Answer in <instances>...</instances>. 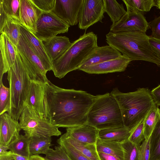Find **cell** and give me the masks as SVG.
Wrapping results in <instances>:
<instances>
[{
    "label": "cell",
    "mask_w": 160,
    "mask_h": 160,
    "mask_svg": "<svg viewBox=\"0 0 160 160\" xmlns=\"http://www.w3.org/2000/svg\"><path fill=\"white\" fill-rule=\"evenodd\" d=\"M95 98L82 90L60 88L49 80L43 91L44 116L58 128L82 125L87 122L88 114Z\"/></svg>",
    "instance_id": "cell-1"
},
{
    "label": "cell",
    "mask_w": 160,
    "mask_h": 160,
    "mask_svg": "<svg viewBox=\"0 0 160 160\" xmlns=\"http://www.w3.org/2000/svg\"><path fill=\"white\" fill-rule=\"evenodd\" d=\"M108 45L132 61L142 60L154 63L160 67V58L152 49L149 36L141 31L113 33L106 35Z\"/></svg>",
    "instance_id": "cell-2"
},
{
    "label": "cell",
    "mask_w": 160,
    "mask_h": 160,
    "mask_svg": "<svg viewBox=\"0 0 160 160\" xmlns=\"http://www.w3.org/2000/svg\"><path fill=\"white\" fill-rule=\"evenodd\" d=\"M110 93L119 106L123 125L131 131L145 119L156 105L147 88H139L133 92L123 93L116 88Z\"/></svg>",
    "instance_id": "cell-3"
},
{
    "label": "cell",
    "mask_w": 160,
    "mask_h": 160,
    "mask_svg": "<svg viewBox=\"0 0 160 160\" xmlns=\"http://www.w3.org/2000/svg\"><path fill=\"white\" fill-rule=\"evenodd\" d=\"M97 39V35L93 32H85L72 42L65 52L52 62L54 76L61 79L68 72L78 69L98 47Z\"/></svg>",
    "instance_id": "cell-4"
},
{
    "label": "cell",
    "mask_w": 160,
    "mask_h": 160,
    "mask_svg": "<svg viewBox=\"0 0 160 160\" xmlns=\"http://www.w3.org/2000/svg\"><path fill=\"white\" fill-rule=\"evenodd\" d=\"M7 73L11 100L8 113L18 121L25 107L32 81L18 52L15 63Z\"/></svg>",
    "instance_id": "cell-5"
},
{
    "label": "cell",
    "mask_w": 160,
    "mask_h": 160,
    "mask_svg": "<svg viewBox=\"0 0 160 160\" xmlns=\"http://www.w3.org/2000/svg\"><path fill=\"white\" fill-rule=\"evenodd\" d=\"M87 123L99 130L123 126L119 106L110 93L95 96L88 114Z\"/></svg>",
    "instance_id": "cell-6"
},
{
    "label": "cell",
    "mask_w": 160,
    "mask_h": 160,
    "mask_svg": "<svg viewBox=\"0 0 160 160\" xmlns=\"http://www.w3.org/2000/svg\"><path fill=\"white\" fill-rule=\"evenodd\" d=\"M19 120L24 135L30 138L35 137H58L62 134L58 128L51 124L44 116L38 114L28 106L24 108Z\"/></svg>",
    "instance_id": "cell-7"
},
{
    "label": "cell",
    "mask_w": 160,
    "mask_h": 160,
    "mask_svg": "<svg viewBox=\"0 0 160 160\" xmlns=\"http://www.w3.org/2000/svg\"><path fill=\"white\" fill-rule=\"evenodd\" d=\"M17 48L18 52L26 57L22 61L29 74L37 81L47 82L49 81L46 75L47 71L39 58L21 34Z\"/></svg>",
    "instance_id": "cell-8"
},
{
    "label": "cell",
    "mask_w": 160,
    "mask_h": 160,
    "mask_svg": "<svg viewBox=\"0 0 160 160\" xmlns=\"http://www.w3.org/2000/svg\"><path fill=\"white\" fill-rule=\"evenodd\" d=\"M70 26L52 12H42L37 24V32L34 35L44 41L58 34L67 32Z\"/></svg>",
    "instance_id": "cell-9"
},
{
    "label": "cell",
    "mask_w": 160,
    "mask_h": 160,
    "mask_svg": "<svg viewBox=\"0 0 160 160\" xmlns=\"http://www.w3.org/2000/svg\"><path fill=\"white\" fill-rule=\"evenodd\" d=\"M127 9L126 13L120 21L111 26L110 31L113 33L135 31L146 33L150 28V24L141 12Z\"/></svg>",
    "instance_id": "cell-10"
},
{
    "label": "cell",
    "mask_w": 160,
    "mask_h": 160,
    "mask_svg": "<svg viewBox=\"0 0 160 160\" xmlns=\"http://www.w3.org/2000/svg\"><path fill=\"white\" fill-rule=\"evenodd\" d=\"M105 12L103 0H84L79 15V28L86 30L98 22H102Z\"/></svg>",
    "instance_id": "cell-11"
},
{
    "label": "cell",
    "mask_w": 160,
    "mask_h": 160,
    "mask_svg": "<svg viewBox=\"0 0 160 160\" xmlns=\"http://www.w3.org/2000/svg\"><path fill=\"white\" fill-rule=\"evenodd\" d=\"M84 0H55L52 12L70 26L79 22Z\"/></svg>",
    "instance_id": "cell-12"
},
{
    "label": "cell",
    "mask_w": 160,
    "mask_h": 160,
    "mask_svg": "<svg viewBox=\"0 0 160 160\" xmlns=\"http://www.w3.org/2000/svg\"><path fill=\"white\" fill-rule=\"evenodd\" d=\"M131 61L127 57H120L102 63L90 65L78 69L89 74H100L124 71Z\"/></svg>",
    "instance_id": "cell-13"
},
{
    "label": "cell",
    "mask_w": 160,
    "mask_h": 160,
    "mask_svg": "<svg viewBox=\"0 0 160 160\" xmlns=\"http://www.w3.org/2000/svg\"><path fill=\"white\" fill-rule=\"evenodd\" d=\"M0 83L3 74L15 62L18 52L15 46L4 33L0 37Z\"/></svg>",
    "instance_id": "cell-14"
},
{
    "label": "cell",
    "mask_w": 160,
    "mask_h": 160,
    "mask_svg": "<svg viewBox=\"0 0 160 160\" xmlns=\"http://www.w3.org/2000/svg\"><path fill=\"white\" fill-rule=\"evenodd\" d=\"M42 12L31 0H20V24L35 35L37 32V24Z\"/></svg>",
    "instance_id": "cell-15"
},
{
    "label": "cell",
    "mask_w": 160,
    "mask_h": 160,
    "mask_svg": "<svg viewBox=\"0 0 160 160\" xmlns=\"http://www.w3.org/2000/svg\"><path fill=\"white\" fill-rule=\"evenodd\" d=\"M8 112L0 115V144L8 146L20 135L19 122Z\"/></svg>",
    "instance_id": "cell-16"
},
{
    "label": "cell",
    "mask_w": 160,
    "mask_h": 160,
    "mask_svg": "<svg viewBox=\"0 0 160 160\" xmlns=\"http://www.w3.org/2000/svg\"><path fill=\"white\" fill-rule=\"evenodd\" d=\"M21 34L25 37L35 54L39 58L47 71L52 70V62L42 41L20 24Z\"/></svg>",
    "instance_id": "cell-17"
},
{
    "label": "cell",
    "mask_w": 160,
    "mask_h": 160,
    "mask_svg": "<svg viewBox=\"0 0 160 160\" xmlns=\"http://www.w3.org/2000/svg\"><path fill=\"white\" fill-rule=\"evenodd\" d=\"M66 130L68 136L83 142L96 144L98 138L99 130L87 123Z\"/></svg>",
    "instance_id": "cell-18"
},
{
    "label": "cell",
    "mask_w": 160,
    "mask_h": 160,
    "mask_svg": "<svg viewBox=\"0 0 160 160\" xmlns=\"http://www.w3.org/2000/svg\"><path fill=\"white\" fill-rule=\"evenodd\" d=\"M122 55L118 50L109 45L98 46L80 68L102 63L118 58Z\"/></svg>",
    "instance_id": "cell-19"
},
{
    "label": "cell",
    "mask_w": 160,
    "mask_h": 160,
    "mask_svg": "<svg viewBox=\"0 0 160 160\" xmlns=\"http://www.w3.org/2000/svg\"><path fill=\"white\" fill-rule=\"evenodd\" d=\"M45 83L32 80L26 103L37 112L44 116L43 103V91Z\"/></svg>",
    "instance_id": "cell-20"
},
{
    "label": "cell",
    "mask_w": 160,
    "mask_h": 160,
    "mask_svg": "<svg viewBox=\"0 0 160 160\" xmlns=\"http://www.w3.org/2000/svg\"><path fill=\"white\" fill-rule=\"evenodd\" d=\"M42 42L52 62L64 53L72 43L67 37L57 36Z\"/></svg>",
    "instance_id": "cell-21"
},
{
    "label": "cell",
    "mask_w": 160,
    "mask_h": 160,
    "mask_svg": "<svg viewBox=\"0 0 160 160\" xmlns=\"http://www.w3.org/2000/svg\"><path fill=\"white\" fill-rule=\"evenodd\" d=\"M131 130L124 125L118 128L99 130L98 138L102 140L121 143L128 140Z\"/></svg>",
    "instance_id": "cell-22"
},
{
    "label": "cell",
    "mask_w": 160,
    "mask_h": 160,
    "mask_svg": "<svg viewBox=\"0 0 160 160\" xmlns=\"http://www.w3.org/2000/svg\"><path fill=\"white\" fill-rule=\"evenodd\" d=\"M20 0H0V26L6 18L20 21Z\"/></svg>",
    "instance_id": "cell-23"
},
{
    "label": "cell",
    "mask_w": 160,
    "mask_h": 160,
    "mask_svg": "<svg viewBox=\"0 0 160 160\" xmlns=\"http://www.w3.org/2000/svg\"><path fill=\"white\" fill-rule=\"evenodd\" d=\"M20 22L16 20L6 18L0 26V33H4L16 47L21 35Z\"/></svg>",
    "instance_id": "cell-24"
},
{
    "label": "cell",
    "mask_w": 160,
    "mask_h": 160,
    "mask_svg": "<svg viewBox=\"0 0 160 160\" xmlns=\"http://www.w3.org/2000/svg\"><path fill=\"white\" fill-rule=\"evenodd\" d=\"M96 145L98 152L112 155L123 160V149L121 143L104 140L98 138Z\"/></svg>",
    "instance_id": "cell-25"
},
{
    "label": "cell",
    "mask_w": 160,
    "mask_h": 160,
    "mask_svg": "<svg viewBox=\"0 0 160 160\" xmlns=\"http://www.w3.org/2000/svg\"><path fill=\"white\" fill-rule=\"evenodd\" d=\"M69 142L90 160H100L96 144L83 142L64 134Z\"/></svg>",
    "instance_id": "cell-26"
},
{
    "label": "cell",
    "mask_w": 160,
    "mask_h": 160,
    "mask_svg": "<svg viewBox=\"0 0 160 160\" xmlns=\"http://www.w3.org/2000/svg\"><path fill=\"white\" fill-rule=\"evenodd\" d=\"M105 12L109 16L112 24L119 22L126 11L122 4L115 0H103Z\"/></svg>",
    "instance_id": "cell-27"
},
{
    "label": "cell",
    "mask_w": 160,
    "mask_h": 160,
    "mask_svg": "<svg viewBox=\"0 0 160 160\" xmlns=\"http://www.w3.org/2000/svg\"><path fill=\"white\" fill-rule=\"evenodd\" d=\"M51 137H32L30 138L29 150L31 155L44 154L52 146Z\"/></svg>",
    "instance_id": "cell-28"
},
{
    "label": "cell",
    "mask_w": 160,
    "mask_h": 160,
    "mask_svg": "<svg viewBox=\"0 0 160 160\" xmlns=\"http://www.w3.org/2000/svg\"><path fill=\"white\" fill-rule=\"evenodd\" d=\"M160 118V110L156 105L148 112L144 121L143 132L145 140L150 138L154 127Z\"/></svg>",
    "instance_id": "cell-29"
},
{
    "label": "cell",
    "mask_w": 160,
    "mask_h": 160,
    "mask_svg": "<svg viewBox=\"0 0 160 160\" xmlns=\"http://www.w3.org/2000/svg\"><path fill=\"white\" fill-rule=\"evenodd\" d=\"M30 138L20 134L14 141L8 146V149L13 153L28 158L31 156L29 150Z\"/></svg>",
    "instance_id": "cell-30"
},
{
    "label": "cell",
    "mask_w": 160,
    "mask_h": 160,
    "mask_svg": "<svg viewBox=\"0 0 160 160\" xmlns=\"http://www.w3.org/2000/svg\"><path fill=\"white\" fill-rule=\"evenodd\" d=\"M149 160H160V118L150 137Z\"/></svg>",
    "instance_id": "cell-31"
},
{
    "label": "cell",
    "mask_w": 160,
    "mask_h": 160,
    "mask_svg": "<svg viewBox=\"0 0 160 160\" xmlns=\"http://www.w3.org/2000/svg\"><path fill=\"white\" fill-rule=\"evenodd\" d=\"M57 142L64 149L71 160H90L73 146L64 134L57 140Z\"/></svg>",
    "instance_id": "cell-32"
},
{
    "label": "cell",
    "mask_w": 160,
    "mask_h": 160,
    "mask_svg": "<svg viewBox=\"0 0 160 160\" xmlns=\"http://www.w3.org/2000/svg\"><path fill=\"white\" fill-rule=\"evenodd\" d=\"M156 0H122L127 8L140 12H148L154 7H157Z\"/></svg>",
    "instance_id": "cell-33"
},
{
    "label": "cell",
    "mask_w": 160,
    "mask_h": 160,
    "mask_svg": "<svg viewBox=\"0 0 160 160\" xmlns=\"http://www.w3.org/2000/svg\"><path fill=\"white\" fill-rule=\"evenodd\" d=\"M121 143L123 152V160H139L140 146L136 145L128 139Z\"/></svg>",
    "instance_id": "cell-34"
},
{
    "label": "cell",
    "mask_w": 160,
    "mask_h": 160,
    "mask_svg": "<svg viewBox=\"0 0 160 160\" xmlns=\"http://www.w3.org/2000/svg\"><path fill=\"white\" fill-rule=\"evenodd\" d=\"M10 93L9 88L0 83V115L8 112L10 108Z\"/></svg>",
    "instance_id": "cell-35"
},
{
    "label": "cell",
    "mask_w": 160,
    "mask_h": 160,
    "mask_svg": "<svg viewBox=\"0 0 160 160\" xmlns=\"http://www.w3.org/2000/svg\"><path fill=\"white\" fill-rule=\"evenodd\" d=\"M46 160H71L67 152L60 145L55 147V149L50 148L45 153Z\"/></svg>",
    "instance_id": "cell-36"
},
{
    "label": "cell",
    "mask_w": 160,
    "mask_h": 160,
    "mask_svg": "<svg viewBox=\"0 0 160 160\" xmlns=\"http://www.w3.org/2000/svg\"><path fill=\"white\" fill-rule=\"evenodd\" d=\"M144 119L131 131L128 139L131 142L138 146H140L145 140L143 132Z\"/></svg>",
    "instance_id": "cell-37"
},
{
    "label": "cell",
    "mask_w": 160,
    "mask_h": 160,
    "mask_svg": "<svg viewBox=\"0 0 160 160\" xmlns=\"http://www.w3.org/2000/svg\"><path fill=\"white\" fill-rule=\"evenodd\" d=\"M35 6L42 12H51L53 9L55 0H31Z\"/></svg>",
    "instance_id": "cell-38"
},
{
    "label": "cell",
    "mask_w": 160,
    "mask_h": 160,
    "mask_svg": "<svg viewBox=\"0 0 160 160\" xmlns=\"http://www.w3.org/2000/svg\"><path fill=\"white\" fill-rule=\"evenodd\" d=\"M150 138L144 140L140 146L139 160H149L150 156Z\"/></svg>",
    "instance_id": "cell-39"
},
{
    "label": "cell",
    "mask_w": 160,
    "mask_h": 160,
    "mask_svg": "<svg viewBox=\"0 0 160 160\" xmlns=\"http://www.w3.org/2000/svg\"><path fill=\"white\" fill-rule=\"evenodd\" d=\"M149 27L152 30L151 35L150 36L160 40V16L151 21Z\"/></svg>",
    "instance_id": "cell-40"
},
{
    "label": "cell",
    "mask_w": 160,
    "mask_h": 160,
    "mask_svg": "<svg viewBox=\"0 0 160 160\" xmlns=\"http://www.w3.org/2000/svg\"><path fill=\"white\" fill-rule=\"evenodd\" d=\"M150 45L157 55L160 58V40L153 38L149 36Z\"/></svg>",
    "instance_id": "cell-41"
},
{
    "label": "cell",
    "mask_w": 160,
    "mask_h": 160,
    "mask_svg": "<svg viewBox=\"0 0 160 160\" xmlns=\"http://www.w3.org/2000/svg\"><path fill=\"white\" fill-rule=\"evenodd\" d=\"M150 93L156 106H160V84L152 89Z\"/></svg>",
    "instance_id": "cell-42"
},
{
    "label": "cell",
    "mask_w": 160,
    "mask_h": 160,
    "mask_svg": "<svg viewBox=\"0 0 160 160\" xmlns=\"http://www.w3.org/2000/svg\"><path fill=\"white\" fill-rule=\"evenodd\" d=\"M98 153L100 160H121L112 155L101 152Z\"/></svg>",
    "instance_id": "cell-43"
},
{
    "label": "cell",
    "mask_w": 160,
    "mask_h": 160,
    "mask_svg": "<svg viewBox=\"0 0 160 160\" xmlns=\"http://www.w3.org/2000/svg\"><path fill=\"white\" fill-rule=\"evenodd\" d=\"M0 160H15L10 151H8L6 153L0 155Z\"/></svg>",
    "instance_id": "cell-44"
},
{
    "label": "cell",
    "mask_w": 160,
    "mask_h": 160,
    "mask_svg": "<svg viewBox=\"0 0 160 160\" xmlns=\"http://www.w3.org/2000/svg\"><path fill=\"white\" fill-rule=\"evenodd\" d=\"M12 155L13 156L15 160H29V158L26 156L14 154L13 153Z\"/></svg>",
    "instance_id": "cell-45"
},
{
    "label": "cell",
    "mask_w": 160,
    "mask_h": 160,
    "mask_svg": "<svg viewBox=\"0 0 160 160\" xmlns=\"http://www.w3.org/2000/svg\"><path fill=\"white\" fill-rule=\"evenodd\" d=\"M29 160H46L45 158L38 155H31L29 158Z\"/></svg>",
    "instance_id": "cell-46"
},
{
    "label": "cell",
    "mask_w": 160,
    "mask_h": 160,
    "mask_svg": "<svg viewBox=\"0 0 160 160\" xmlns=\"http://www.w3.org/2000/svg\"><path fill=\"white\" fill-rule=\"evenodd\" d=\"M8 146L0 144V155L4 154L8 152Z\"/></svg>",
    "instance_id": "cell-47"
},
{
    "label": "cell",
    "mask_w": 160,
    "mask_h": 160,
    "mask_svg": "<svg viewBox=\"0 0 160 160\" xmlns=\"http://www.w3.org/2000/svg\"><path fill=\"white\" fill-rule=\"evenodd\" d=\"M156 1L157 7L160 10V0H156Z\"/></svg>",
    "instance_id": "cell-48"
}]
</instances>
